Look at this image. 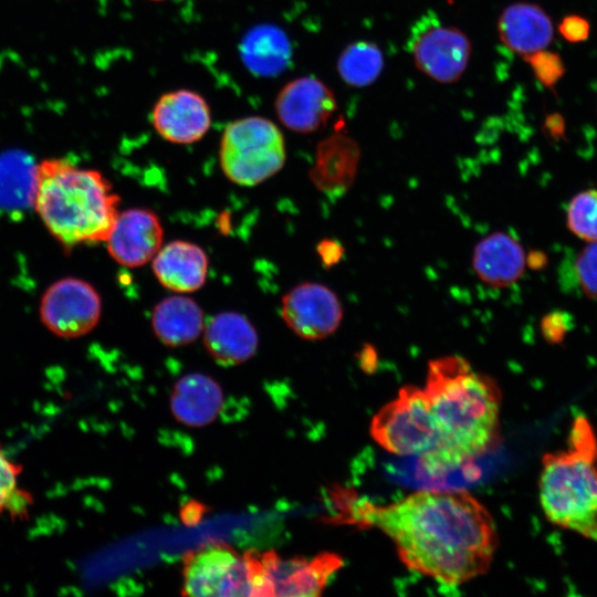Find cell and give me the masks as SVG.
<instances>
[{
	"instance_id": "cell-13",
	"label": "cell",
	"mask_w": 597,
	"mask_h": 597,
	"mask_svg": "<svg viewBox=\"0 0 597 597\" xmlns=\"http://www.w3.org/2000/svg\"><path fill=\"white\" fill-rule=\"evenodd\" d=\"M151 124L164 139L180 145L200 140L211 125V111L199 93L180 88L163 94L151 111Z\"/></svg>"
},
{
	"instance_id": "cell-18",
	"label": "cell",
	"mask_w": 597,
	"mask_h": 597,
	"mask_svg": "<svg viewBox=\"0 0 597 597\" xmlns=\"http://www.w3.org/2000/svg\"><path fill=\"white\" fill-rule=\"evenodd\" d=\"M203 345L218 364L235 366L255 354L259 337L256 329L244 315L222 312L205 326Z\"/></svg>"
},
{
	"instance_id": "cell-5",
	"label": "cell",
	"mask_w": 597,
	"mask_h": 597,
	"mask_svg": "<svg viewBox=\"0 0 597 597\" xmlns=\"http://www.w3.org/2000/svg\"><path fill=\"white\" fill-rule=\"evenodd\" d=\"M182 578L186 596H272L261 554H240L223 543L207 544L187 553L182 559Z\"/></svg>"
},
{
	"instance_id": "cell-9",
	"label": "cell",
	"mask_w": 597,
	"mask_h": 597,
	"mask_svg": "<svg viewBox=\"0 0 597 597\" xmlns=\"http://www.w3.org/2000/svg\"><path fill=\"white\" fill-rule=\"evenodd\" d=\"M471 42L465 33L438 21L425 22L413 32L410 53L416 67L439 83H453L464 73Z\"/></svg>"
},
{
	"instance_id": "cell-28",
	"label": "cell",
	"mask_w": 597,
	"mask_h": 597,
	"mask_svg": "<svg viewBox=\"0 0 597 597\" xmlns=\"http://www.w3.org/2000/svg\"><path fill=\"white\" fill-rule=\"evenodd\" d=\"M537 81L547 88H553L565 73L561 56L546 49L524 57Z\"/></svg>"
},
{
	"instance_id": "cell-35",
	"label": "cell",
	"mask_w": 597,
	"mask_h": 597,
	"mask_svg": "<svg viewBox=\"0 0 597 597\" xmlns=\"http://www.w3.org/2000/svg\"><path fill=\"white\" fill-rule=\"evenodd\" d=\"M362 366L364 368H373L376 366L377 355L375 348L371 345H364L360 354Z\"/></svg>"
},
{
	"instance_id": "cell-20",
	"label": "cell",
	"mask_w": 597,
	"mask_h": 597,
	"mask_svg": "<svg viewBox=\"0 0 597 597\" xmlns=\"http://www.w3.org/2000/svg\"><path fill=\"white\" fill-rule=\"evenodd\" d=\"M223 392L211 377L200 373L182 376L177 380L170 396V409L175 418L188 427H203L220 413Z\"/></svg>"
},
{
	"instance_id": "cell-31",
	"label": "cell",
	"mask_w": 597,
	"mask_h": 597,
	"mask_svg": "<svg viewBox=\"0 0 597 597\" xmlns=\"http://www.w3.org/2000/svg\"><path fill=\"white\" fill-rule=\"evenodd\" d=\"M562 36L572 43L586 40L590 32V25L586 19L579 15L565 17L558 25Z\"/></svg>"
},
{
	"instance_id": "cell-34",
	"label": "cell",
	"mask_w": 597,
	"mask_h": 597,
	"mask_svg": "<svg viewBox=\"0 0 597 597\" xmlns=\"http://www.w3.org/2000/svg\"><path fill=\"white\" fill-rule=\"evenodd\" d=\"M547 264V256L544 252L535 250L531 251L528 255H526V265H528L532 270H542Z\"/></svg>"
},
{
	"instance_id": "cell-11",
	"label": "cell",
	"mask_w": 597,
	"mask_h": 597,
	"mask_svg": "<svg viewBox=\"0 0 597 597\" xmlns=\"http://www.w3.org/2000/svg\"><path fill=\"white\" fill-rule=\"evenodd\" d=\"M272 596L314 597L344 565L341 555L323 552L311 558H281L274 552L261 554Z\"/></svg>"
},
{
	"instance_id": "cell-8",
	"label": "cell",
	"mask_w": 597,
	"mask_h": 597,
	"mask_svg": "<svg viewBox=\"0 0 597 597\" xmlns=\"http://www.w3.org/2000/svg\"><path fill=\"white\" fill-rule=\"evenodd\" d=\"M102 301L86 281L66 277L53 283L43 294L40 316L45 327L63 338L90 333L98 323Z\"/></svg>"
},
{
	"instance_id": "cell-4",
	"label": "cell",
	"mask_w": 597,
	"mask_h": 597,
	"mask_svg": "<svg viewBox=\"0 0 597 597\" xmlns=\"http://www.w3.org/2000/svg\"><path fill=\"white\" fill-rule=\"evenodd\" d=\"M540 502L554 525L597 541V468L570 450L545 453L538 481Z\"/></svg>"
},
{
	"instance_id": "cell-27",
	"label": "cell",
	"mask_w": 597,
	"mask_h": 597,
	"mask_svg": "<svg viewBox=\"0 0 597 597\" xmlns=\"http://www.w3.org/2000/svg\"><path fill=\"white\" fill-rule=\"evenodd\" d=\"M575 281L583 294L597 300V241L584 247L574 261Z\"/></svg>"
},
{
	"instance_id": "cell-7",
	"label": "cell",
	"mask_w": 597,
	"mask_h": 597,
	"mask_svg": "<svg viewBox=\"0 0 597 597\" xmlns=\"http://www.w3.org/2000/svg\"><path fill=\"white\" fill-rule=\"evenodd\" d=\"M371 439L387 452L421 455L437 439L432 411L423 388L405 385L371 418Z\"/></svg>"
},
{
	"instance_id": "cell-14",
	"label": "cell",
	"mask_w": 597,
	"mask_h": 597,
	"mask_svg": "<svg viewBox=\"0 0 597 597\" xmlns=\"http://www.w3.org/2000/svg\"><path fill=\"white\" fill-rule=\"evenodd\" d=\"M163 238L157 214L149 209L133 208L118 212L105 242L117 263L137 268L154 259Z\"/></svg>"
},
{
	"instance_id": "cell-32",
	"label": "cell",
	"mask_w": 597,
	"mask_h": 597,
	"mask_svg": "<svg viewBox=\"0 0 597 597\" xmlns=\"http://www.w3.org/2000/svg\"><path fill=\"white\" fill-rule=\"evenodd\" d=\"M344 247L336 240L325 239L317 244V253L325 266H333L344 255Z\"/></svg>"
},
{
	"instance_id": "cell-33",
	"label": "cell",
	"mask_w": 597,
	"mask_h": 597,
	"mask_svg": "<svg viewBox=\"0 0 597 597\" xmlns=\"http://www.w3.org/2000/svg\"><path fill=\"white\" fill-rule=\"evenodd\" d=\"M547 135L554 139H559L565 135V119L558 113L549 114L544 123Z\"/></svg>"
},
{
	"instance_id": "cell-19",
	"label": "cell",
	"mask_w": 597,
	"mask_h": 597,
	"mask_svg": "<svg viewBox=\"0 0 597 597\" xmlns=\"http://www.w3.org/2000/svg\"><path fill=\"white\" fill-rule=\"evenodd\" d=\"M208 265L203 249L181 240L160 248L153 259V271L159 283L178 293H190L202 287Z\"/></svg>"
},
{
	"instance_id": "cell-12",
	"label": "cell",
	"mask_w": 597,
	"mask_h": 597,
	"mask_svg": "<svg viewBox=\"0 0 597 597\" xmlns=\"http://www.w3.org/2000/svg\"><path fill=\"white\" fill-rule=\"evenodd\" d=\"M336 106L333 91L315 76L287 82L274 101L276 116L283 126L304 134L323 127Z\"/></svg>"
},
{
	"instance_id": "cell-29",
	"label": "cell",
	"mask_w": 597,
	"mask_h": 597,
	"mask_svg": "<svg viewBox=\"0 0 597 597\" xmlns=\"http://www.w3.org/2000/svg\"><path fill=\"white\" fill-rule=\"evenodd\" d=\"M568 447V450L575 453L594 461L597 460V439L585 416H577L574 419L569 432Z\"/></svg>"
},
{
	"instance_id": "cell-26",
	"label": "cell",
	"mask_w": 597,
	"mask_h": 597,
	"mask_svg": "<svg viewBox=\"0 0 597 597\" xmlns=\"http://www.w3.org/2000/svg\"><path fill=\"white\" fill-rule=\"evenodd\" d=\"M22 468L7 457L0 444V516L4 513L20 514L31 501L19 488Z\"/></svg>"
},
{
	"instance_id": "cell-10",
	"label": "cell",
	"mask_w": 597,
	"mask_h": 597,
	"mask_svg": "<svg viewBox=\"0 0 597 597\" xmlns=\"http://www.w3.org/2000/svg\"><path fill=\"white\" fill-rule=\"evenodd\" d=\"M281 314L298 337L318 341L334 334L343 320L338 296L326 285L304 282L284 294Z\"/></svg>"
},
{
	"instance_id": "cell-3",
	"label": "cell",
	"mask_w": 597,
	"mask_h": 597,
	"mask_svg": "<svg viewBox=\"0 0 597 597\" xmlns=\"http://www.w3.org/2000/svg\"><path fill=\"white\" fill-rule=\"evenodd\" d=\"M119 198L98 171L75 167L65 159L38 165L34 208L62 244L105 242L118 214Z\"/></svg>"
},
{
	"instance_id": "cell-17",
	"label": "cell",
	"mask_w": 597,
	"mask_h": 597,
	"mask_svg": "<svg viewBox=\"0 0 597 597\" xmlns=\"http://www.w3.org/2000/svg\"><path fill=\"white\" fill-rule=\"evenodd\" d=\"M501 42L525 57L546 49L554 34L549 15L537 4L519 2L507 6L498 20Z\"/></svg>"
},
{
	"instance_id": "cell-1",
	"label": "cell",
	"mask_w": 597,
	"mask_h": 597,
	"mask_svg": "<svg viewBox=\"0 0 597 597\" xmlns=\"http://www.w3.org/2000/svg\"><path fill=\"white\" fill-rule=\"evenodd\" d=\"M352 519L387 535L408 569L449 586L484 575L499 545L493 515L465 490H419L385 505L359 500Z\"/></svg>"
},
{
	"instance_id": "cell-23",
	"label": "cell",
	"mask_w": 597,
	"mask_h": 597,
	"mask_svg": "<svg viewBox=\"0 0 597 597\" xmlns=\"http://www.w3.org/2000/svg\"><path fill=\"white\" fill-rule=\"evenodd\" d=\"M240 52L247 67L256 75L270 76L282 72L291 59L289 39L273 25H260L243 38Z\"/></svg>"
},
{
	"instance_id": "cell-2",
	"label": "cell",
	"mask_w": 597,
	"mask_h": 597,
	"mask_svg": "<svg viewBox=\"0 0 597 597\" xmlns=\"http://www.w3.org/2000/svg\"><path fill=\"white\" fill-rule=\"evenodd\" d=\"M437 429L434 446L419 455L420 467L437 475L484 455L500 438L502 391L491 376L474 370L460 355L428 363L422 387Z\"/></svg>"
},
{
	"instance_id": "cell-16",
	"label": "cell",
	"mask_w": 597,
	"mask_h": 597,
	"mask_svg": "<svg viewBox=\"0 0 597 597\" xmlns=\"http://www.w3.org/2000/svg\"><path fill=\"white\" fill-rule=\"evenodd\" d=\"M526 254L521 243L505 232H493L480 240L472 253L478 277L494 287L513 285L523 275Z\"/></svg>"
},
{
	"instance_id": "cell-22",
	"label": "cell",
	"mask_w": 597,
	"mask_h": 597,
	"mask_svg": "<svg viewBox=\"0 0 597 597\" xmlns=\"http://www.w3.org/2000/svg\"><path fill=\"white\" fill-rule=\"evenodd\" d=\"M38 165L25 151L12 149L0 155V208L22 211L34 207Z\"/></svg>"
},
{
	"instance_id": "cell-30",
	"label": "cell",
	"mask_w": 597,
	"mask_h": 597,
	"mask_svg": "<svg viewBox=\"0 0 597 597\" xmlns=\"http://www.w3.org/2000/svg\"><path fill=\"white\" fill-rule=\"evenodd\" d=\"M573 327V315L561 310H555L545 314L540 323L542 336L548 344L553 345L563 343Z\"/></svg>"
},
{
	"instance_id": "cell-15",
	"label": "cell",
	"mask_w": 597,
	"mask_h": 597,
	"mask_svg": "<svg viewBox=\"0 0 597 597\" xmlns=\"http://www.w3.org/2000/svg\"><path fill=\"white\" fill-rule=\"evenodd\" d=\"M358 143L343 133H334L316 147L310 179L317 190L329 197H341L353 186L359 161Z\"/></svg>"
},
{
	"instance_id": "cell-21",
	"label": "cell",
	"mask_w": 597,
	"mask_h": 597,
	"mask_svg": "<svg viewBox=\"0 0 597 597\" xmlns=\"http://www.w3.org/2000/svg\"><path fill=\"white\" fill-rule=\"evenodd\" d=\"M157 338L170 347L196 341L205 328L203 311L192 298L174 295L161 300L151 314Z\"/></svg>"
},
{
	"instance_id": "cell-6",
	"label": "cell",
	"mask_w": 597,
	"mask_h": 597,
	"mask_svg": "<svg viewBox=\"0 0 597 597\" xmlns=\"http://www.w3.org/2000/svg\"><path fill=\"white\" fill-rule=\"evenodd\" d=\"M219 156L222 171L230 181L240 186H255L284 166L285 140L271 119L247 116L226 126Z\"/></svg>"
},
{
	"instance_id": "cell-36",
	"label": "cell",
	"mask_w": 597,
	"mask_h": 597,
	"mask_svg": "<svg viewBox=\"0 0 597 597\" xmlns=\"http://www.w3.org/2000/svg\"><path fill=\"white\" fill-rule=\"evenodd\" d=\"M151 1H164V0H151Z\"/></svg>"
},
{
	"instance_id": "cell-25",
	"label": "cell",
	"mask_w": 597,
	"mask_h": 597,
	"mask_svg": "<svg viewBox=\"0 0 597 597\" xmlns=\"http://www.w3.org/2000/svg\"><path fill=\"white\" fill-rule=\"evenodd\" d=\"M566 224L572 233L587 241H597V189L578 192L566 210Z\"/></svg>"
},
{
	"instance_id": "cell-24",
	"label": "cell",
	"mask_w": 597,
	"mask_h": 597,
	"mask_svg": "<svg viewBox=\"0 0 597 597\" xmlns=\"http://www.w3.org/2000/svg\"><path fill=\"white\" fill-rule=\"evenodd\" d=\"M336 69L339 77L347 85L365 87L373 84L380 75L384 69V55L373 42H353L339 54Z\"/></svg>"
}]
</instances>
